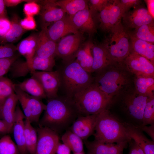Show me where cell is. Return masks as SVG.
<instances>
[{
	"mask_svg": "<svg viewBox=\"0 0 154 154\" xmlns=\"http://www.w3.org/2000/svg\"><path fill=\"white\" fill-rule=\"evenodd\" d=\"M31 1L24 0H4L5 6L8 7L15 6L23 2L26 1L28 2Z\"/></svg>",
	"mask_w": 154,
	"mask_h": 154,
	"instance_id": "cell-52",
	"label": "cell"
},
{
	"mask_svg": "<svg viewBox=\"0 0 154 154\" xmlns=\"http://www.w3.org/2000/svg\"><path fill=\"white\" fill-rule=\"evenodd\" d=\"M84 143L88 152L92 154H123L126 148L128 142L119 143L100 142L95 140L85 141Z\"/></svg>",
	"mask_w": 154,
	"mask_h": 154,
	"instance_id": "cell-16",
	"label": "cell"
},
{
	"mask_svg": "<svg viewBox=\"0 0 154 154\" xmlns=\"http://www.w3.org/2000/svg\"><path fill=\"white\" fill-rule=\"evenodd\" d=\"M73 154H85L84 153H74Z\"/></svg>",
	"mask_w": 154,
	"mask_h": 154,
	"instance_id": "cell-54",
	"label": "cell"
},
{
	"mask_svg": "<svg viewBox=\"0 0 154 154\" xmlns=\"http://www.w3.org/2000/svg\"><path fill=\"white\" fill-rule=\"evenodd\" d=\"M38 34L33 33L21 41L16 46L17 51L29 63L35 55Z\"/></svg>",
	"mask_w": 154,
	"mask_h": 154,
	"instance_id": "cell-24",
	"label": "cell"
},
{
	"mask_svg": "<svg viewBox=\"0 0 154 154\" xmlns=\"http://www.w3.org/2000/svg\"><path fill=\"white\" fill-rule=\"evenodd\" d=\"M18 102L17 96L14 93L6 99L0 110V119L5 121L13 128Z\"/></svg>",
	"mask_w": 154,
	"mask_h": 154,
	"instance_id": "cell-27",
	"label": "cell"
},
{
	"mask_svg": "<svg viewBox=\"0 0 154 154\" xmlns=\"http://www.w3.org/2000/svg\"><path fill=\"white\" fill-rule=\"evenodd\" d=\"M27 99L31 116V123L37 122L39 121L42 112L45 110L46 105L43 103L41 100L28 94Z\"/></svg>",
	"mask_w": 154,
	"mask_h": 154,
	"instance_id": "cell-35",
	"label": "cell"
},
{
	"mask_svg": "<svg viewBox=\"0 0 154 154\" xmlns=\"http://www.w3.org/2000/svg\"><path fill=\"white\" fill-rule=\"evenodd\" d=\"M71 99L78 116L98 114L108 108L112 102L93 83Z\"/></svg>",
	"mask_w": 154,
	"mask_h": 154,
	"instance_id": "cell-4",
	"label": "cell"
},
{
	"mask_svg": "<svg viewBox=\"0 0 154 154\" xmlns=\"http://www.w3.org/2000/svg\"><path fill=\"white\" fill-rule=\"evenodd\" d=\"M47 29V27L42 26L38 33L35 55L43 58H54L56 56L57 44L48 36Z\"/></svg>",
	"mask_w": 154,
	"mask_h": 154,
	"instance_id": "cell-19",
	"label": "cell"
},
{
	"mask_svg": "<svg viewBox=\"0 0 154 154\" xmlns=\"http://www.w3.org/2000/svg\"><path fill=\"white\" fill-rule=\"evenodd\" d=\"M61 140L74 153H84L82 139L70 130L68 129L63 134Z\"/></svg>",
	"mask_w": 154,
	"mask_h": 154,
	"instance_id": "cell-33",
	"label": "cell"
},
{
	"mask_svg": "<svg viewBox=\"0 0 154 154\" xmlns=\"http://www.w3.org/2000/svg\"><path fill=\"white\" fill-rule=\"evenodd\" d=\"M78 32L68 15H65L60 20L54 22L49 29H47L48 36L55 42L70 33L74 34Z\"/></svg>",
	"mask_w": 154,
	"mask_h": 154,
	"instance_id": "cell-15",
	"label": "cell"
},
{
	"mask_svg": "<svg viewBox=\"0 0 154 154\" xmlns=\"http://www.w3.org/2000/svg\"><path fill=\"white\" fill-rule=\"evenodd\" d=\"M60 72L61 86L63 87L65 96L71 99L76 94L82 91L94 82L91 73L84 70L76 60L66 62Z\"/></svg>",
	"mask_w": 154,
	"mask_h": 154,
	"instance_id": "cell-5",
	"label": "cell"
},
{
	"mask_svg": "<svg viewBox=\"0 0 154 154\" xmlns=\"http://www.w3.org/2000/svg\"><path fill=\"white\" fill-rule=\"evenodd\" d=\"M94 15L88 8L78 12L70 18L78 31L91 35L96 32Z\"/></svg>",
	"mask_w": 154,
	"mask_h": 154,
	"instance_id": "cell-17",
	"label": "cell"
},
{
	"mask_svg": "<svg viewBox=\"0 0 154 154\" xmlns=\"http://www.w3.org/2000/svg\"><path fill=\"white\" fill-rule=\"evenodd\" d=\"M97 115L79 116L68 129L86 141L94 133Z\"/></svg>",
	"mask_w": 154,
	"mask_h": 154,
	"instance_id": "cell-14",
	"label": "cell"
},
{
	"mask_svg": "<svg viewBox=\"0 0 154 154\" xmlns=\"http://www.w3.org/2000/svg\"><path fill=\"white\" fill-rule=\"evenodd\" d=\"M27 64L31 73L37 70L43 71H52L55 62L54 58H43L35 55L30 62L27 63Z\"/></svg>",
	"mask_w": 154,
	"mask_h": 154,
	"instance_id": "cell-31",
	"label": "cell"
},
{
	"mask_svg": "<svg viewBox=\"0 0 154 154\" xmlns=\"http://www.w3.org/2000/svg\"><path fill=\"white\" fill-rule=\"evenodd\" d=\"M129 35L130 38V52L143 56L154 63V43L137 39L131 35L129 33Z\"/></svg>",
	"mask_w": 154,
	"mask_h": 154,
	"instance_id": "cell-23",
	"label": "cell"
},
{
	"mask_svg": "<svg viewBox=\"0 0 154 154\" xmlns=\"http://www.w3.org/2000/svg\"><path fill=\"white\" fill-rule=\"evenodd\" d=\"M95 131L94 140L102 143L128 142L131 139L124 123L108 108L97 114Z\"/></svg>",
	"mask_w": 154,
	"mask_h": 154,
	"instance_id": "cell-3",
	"label": "cell"
},
{
	"mask_svg": "<svg viewBox=\"0 0 154 154\" xmlns=\"http://www.w3.org/2000/svg\"><path fill=\"white\" fill-rule=\"evenodd\" d=\"M154 124V95L148 97L145 107L142 126Z\"/></svg>",
	"mask_w": 154,
	"mask_h": 154,
	"instance_id": "cell-38",
	"label": "cell"
},
{
	"mask_svg": "<svg viewBox=\"0 0 154 154\" xmlns=\"http://www.w3.org/2000/svg\"><path fill=\"white\" fill-rule=\"evenodd\" d=\"M82 38V33L79 31L63 37L57 44L56 56L62 58L66 63L74 60Z\"/></svg>",
	"mask_w": 154,
	"mask_h": 154,
	"instance_id": "cell-9",
	"label": "cell"
},
{
	"mask_svg": "<svg viewBox=\"0 0 154 154\" xmlns=\"http://www.w3.org/2000/svg\"><path fill=\"white\" fill-rule=\"evenodd\" d=\"M71 150L66 144L59 142L56 146V154H70Z\"/></svg>",
	"mask_w": 154,
	"mask_h": 154,
	"instance_id": "cell-49",
	"label": "cell"
},
{
	"mask_svg": "<svg viewBox=\"0 0 154 154\" xmlns=\"http://www.w3.org/2000/svg\"><path fill=\"white\" fill-rule=\"evenodd\" d=\"M87 154H92L88 152V153Z\"/></svg>",
	"mask_w": 154,
	"mask_h": 154,
	"instance_id": "cell-55",
	"label": "cell"
},
{
	"mask_svg": "<svg viewBox=\"0 0 154 154\" xmlns=\"http://www.w3.org/2000/svg\"><path fill=\"white\" fill-rule=\"evenodd\" d=\"M0 154H21L17 145L8 135L0 139Z\"/></svg>",
	"mask_w": 154,
	"mask_h": 154,
	"instance_id": "cell-37",
	"label": "cell"
},
{
	"mask_svg": "<svg viewBox=\"0 0 154 154\" xmlns=\"http://www.w3.org/2000/svg\"><path fill=\"white\" fill-rule=\"evenodd\" d=\"M56 1L45 0L42 2V8L40 15L45 23H50L58 21L66 15V13L55 3Z\"/></svg>",
	"mask_w": 154,
	"mask_h": 154,
	"instance_id": "cell-22",
	"label": "cell"
},
{
	"mask_svg": "<svg viewBox=\"0 0 154 154\" xmlns=\"http://www.w3.org/2000/svg\"><path fill=\"white\" fill-rule=\"evenodd\" d=\"M5 6L4 0H0V18L6 17Z\"/></svg>",
	"mask_w": 154,
	"mask_h": 154,
	"instance_id": "cell-53",
	"label": "cell"
},
{
	"mask_svg": "<svg viewBox=\"0 0 154 154\" xmlns=\"http://www.w3.org/2000/svg\"><path fill=\"white\" fill-rule=\"evenodd\" d=\"M25 142L29 154H35L37 141V130L31 125V123L25 118Z\"/></svg>",
	"mask_w": 154,
	"mask_h": 154,
	"instance_id": "cell-32",
	"label": "cell"
},
{
	"mask_svg": "<svg viewBox=\"0 0 154 154\" xmlns=\"http://www.w3.org/2000/svg\"><path fill=\"white\" fill-rule=\"evenodd\" d=\"M138 128L142 131L146 133L151 138L152 140L154 141V124L149 126H142Z\"/></svg>",
	"mask_w": 154,
	"mask_h": 154,
	"instance_id": "cell-50",
	"label": "cell"
},
{
	"mask_svg": "<svg viewBox=\"0 0 154 154\" xmlns=\"http://www.w3.org/2000/svg\"><path fill=\"white\" fill-rule=\"evenodd\" d=\"M11 21L6 17L0 18V37L4 36L10 29Z\"/></svg>",
	"mask_w": 154,
	"mask_h": 154,
	"instance_id": "cell-46",
	"label": "cell"
},
{
	"mask_svg": "<svg viewBox=\"0 0 154 154\" xmlns=\"http://www.w3.org/2000/svg\"><path fill=\"white\" fill-rule=\"evenodd\" d=\"M36 130L37 141L35 154H56L59 134L46 127H39Z\"/></svg>",
	"mask_w": 154,
	"mask_h": 154,
	"instance_id": "cell-12",
	"label": "cell"
},
{
	"mask_svg": "<svg viewBox=\"0 0 154 154\" xmlns=\"http://www.w3.org/2000/svg\"><path fill=\"white\" fill-rule=\"evenodd\" d=\"M107 33L102 44L114 62L121 63L130 52L129 30L121 21Z\"/></svg>",
	"mask_w": 154,
	"mask_h": 154,
	"instance_id": "cell-7",
	"label": "cell"
},
{
	"mask_svg": "<svg viewBox=\"0 0 154 154\" xmlns=\"http://www.w3.org/2000/svg\"><path fill=\"white\" fill-rule=\"evenodd\" d=\"M88 2L85 0H61L56 1L55 3L71 18L78 12L89 8Z\"/></svg>",
	"mask_w": 154,
	"mask_h": 154,
	"instance_id": "cell-30",
	"label": "cell"
},
{
	"mask_svg": "<svg viewBox=\"0 0 154 154\" xmlns=\"http://www.w3.org/2000/svg\"><path fill=\"white\" fill-rule=\"evenodd\" d=\"M96 73L93 83L112 101L133 84L134 76L121 63L114 62Z\"/></svg>",
	"mask_w": 154,
	"mask_h": 154,
	"instance_id": "cell-1",
	"label": "cell"
},
{
	"mask_svg": "<svg viewBox=\"0 0 154 154\" xmlns=\"http://www.w3.org/2000/svg\"><path fill=\"white\" fill-rule=\"evenodd\" d=\"M93 62L92 73L96 72L114 63L102 44L94 45L92 49Z\"/></svg>",
	"mask_w": 154,
	"mask_h": 154,
	"instance_id": "cell-21",
	"label": "cell"
},
{
	"mask_svg": "<svg viewBox=\"0 0 154 154\" xmlns=\"http://www.w3.org/2000/svg\"><path fill=\"white\" fill-rule=\"evenodd\" d=\"M18 56L15 55L8 58H0V78L4 77L10 69L14 62L17 59Z\"/></svg>",
	"mask_w": 154,
	"mask_h": 154,
	"instance_id": "cell-40",
	"label": "cell"
},
{
	"mask_svg": "<svg viewBox=\"0 0 154 154\" xmlns=\"http://www.w3.org/2000/svg\"><path fill=\"white\" fill-rule=\"evenodd\" d=\"M40 10V6L36 1L31 0L24 5L23 11L26 16L33 17L38 14Z\"/></svg>",
	"mask_w": 154,
	"mask_h": 154,
	"instance_id": "cell-41",
	"label": "cell"
},
{
	"mask_svg": "<svg viewBox=\"0 0 154 154\" xmlns=\"http://www.w3.org/2000/svg\"><path fill=\"white\" fill-rule=\"evenodd\" d=\"M123 25L127 29H135L143 25L154 22V18L147 9L140 5L133 8L122 15Z\"/></svg>",
	"mask_w": 154,
	"mask_h": 154,
	"instance_id": "cell-13",
	"label": "cell"
},
{
	"mask_svg": "<svg viewBox=\"0 0 154 154\" xmlns=\"http://www.w3.org/2000/svg\"><path fill=\"white\" fill-rule=\"evenodd\" d=\"M20 20L16 15L12 18L11 27L8 32L4 36L0 37L1 43L6 44L12 43L17 41L26 31L21 26Z\"/></svg>",
	"mask_w": 154,
	"mask_h": 154,
	"instance_id": "cell-28",
	"label": "cell"
},
{
	"mask_svg": "<svg viewBox=\"0 0 154 154\" xmlns=\"http://www.w3.org/2000/svg\"><path fill=\"white\" fill-rule=\"evenodd\" d=\"M78 116L71 99L65 96L48 99L40 127H46L59 134L68 130Z\"/></svg>",
	"mask_w": 154,
	"mask_h": 154,
	"instance_id": "cell-2",
	"label": "cell"
},
{
	"mask_svg": "<svg viewBox=\"0 0 154 154\" xmlns=\"http://www.w3.org/2000/svg\"><path fill=\"white\" fill-rule=\"evenodd\" d=\"M17 51L16 46L12 43L0 45V58L11 57L15 55Z\"/></svg>",
	"mask_w": 154,
	"mask_h": 154,
	"instance_id": "cell-42",
	"label": "cell"
},
{
	"mask_svg": "<svg viewBox=\"0 0 154 154\" xmlns=\"http://www.w3.org/2000/svg\"><path fill=\"white\" fill-rule=\"evenodd\" d=\"M133 84L138 93L148 96L154 95V77L134 76Z\"/></svg>",
	"mask_w": 154,
	"mask_h": 154,
	"instance_id": "cell-29",
	"label": "cell"
},
{
	"mask_svg": "<svg viewBox=\"0 0 154 154\" xmlns=\"http://www.w3.org/2000/svg\"><path fill=\"white\" fill-rule=\"evenodd\" d=\"M108 0H90L89 8L95 15L96 13L100 12L107 5Z\"/></svg>",
	"mask_w": 154,
	"mask_h": 154,
	"instance_id": "cell-43",
	"label": "cell"
},
{
	"mask_svg": "<svg viewBox=\"0 0 154 154\" xmlns=\"http://www.w3.org/2000/svg\"><path fill=\"white\" fill-rule=\"evenodd\" d=\"M121 63L134 76L154 77V63L143 56L130 52Z\"/></svg>",
	"mask_w": 154,
	"mask_h": 154,
	"instance_id": "cell-8",
	"label": "cell"
},
{
	"mask_svg": "<svg viewBox=\"0 0 154 154\" xmlns=\"http://www.w3.org/2000/svg\"><path fill=\"white\" fill-rule=\"evenodd\" d=\"M128 154H145L143 150L132 139L128 142Z\"/></svg>",
	"mask_w": 154,
	"mask_h": 154,
	"instance_id": "cell-47",
	"label": "cell"
},
{
	"mask_svg": "<svg viewBox=\"0 0 154 154\" xmlns=\"http://www.w3.org/2000/svg\"><path fill=\"white\" fill-rule=\"evenodd\" d=\"M129 32L130 35L137 39L154 43V22L141 26L133 31L129 30Z\"/></svg>",
	"mask_w": 154,
	"mask_h": 154,
	"instance_id": "cell-34",
	"label": "cell"
},
{
	"mask_svg": "<svg viewBox=\"0 0 154 154\" xmlns=\"http://www.w3.org/2000/svg\"><path fill=\"white\" fill-rule=\"evenodd\" d=\"M123 15L119 0H108L107 5L99 13L100 27L108 32L121 21Z\"/></svg>",
	"mask_w": 154,
	"mask_h": 154,
	"instance_id": "cell-11",
	"label": "cell"
},
{
	"mask_svg": "<svg viewBox=\"0 0 154 154\" xmlns=\"http://www.w3.org/2000/svg\"><path fill=\"white\" fill-rule=\"evenodd\" d=\"M20 24L22 28L25 30L35 29L36 27L35 21L33 17L26 16L20 20Z\"/></svg>",
	"mask_w": 154,
	"mask_h": 154,
	"instance_id": "cell-45",
	"label": "cell"
},
{
	"mask_svg": "<svg viewBox=\"0 0 154 154\" xmlns=\"http://www.w3.org/2000/svg\"><path fill=\"white\" fill-rule=\"evenodd\" d=\"M14 91L21 106L25 118L28 119L31 123V116L27 99L28 94L20 89L15 84Z\"/></svg>",
	"mask_w": 154,
	"mask_h": 154,
	"instance_id": "cell-39",
	"label": "cell"
},
{
	"mask_svg": "<svg viewBox=\"0 0 154 154\" xmlns=\"http://www.w3.org/2000/svg\"><path fill=\"white\" fill-rule=\"evenodd\" d=\"M25 117L19 106L16 107L13 131L14 137L21 154H29L26 145L25 135Z\"/></svg>",
	"mask_w": 154,
	"mask_h": 154,
	"instance_id": "cell-18",
	"label": "cell"
},
{
	"mask_svg": "<svg viewBox=\"0 0 154 154\" xmlns=\"http://www.w3.org/2000/svg\"><path fill=\"white\" fill-rule=\"evenodd\" d=\"M124 124L129 137L143 150L145 154H154V141L148 139L138 127Z\"/></svg>",
	"mask_w": 154,
	"mask_h": 154,
	"instance_id": "cell-20",
	"label": "cell"
},
{
	"mask_svg": "<svg viewBox=\"0 0 154 154\" xmlns=\"http://www.w3.org/2000/svg\"><path fill=\"white\" fill-rule=\"evenodd\" d=\"M149 96L131 89L114 99L112 102H119L121 112L117 117L124 123L140 127L143 124L144 111Z\"/></svg>",
	"mask_w": 154,
	"mask_h": 154,
	"instance_id": "cell-6",
	"label": "cell"
},
{
	"mask_svg": "<svg viewBox=\"0 0 154 154\" xmlns=\"http://www.w3.org/2000/svg\"><path fill=\"white\" fill-rule=\"evenodd\" d=\"M94 44L88 41L80 46L75 57L80 66L87 72L92 73L93 57L92 49Z\"/></svg>",
	"mask_w": 154,
	"mask_h": 154,
	"instance_id": "cell-25",
	"label": "cell"
},
{
	"mask_svg": "<svg viewBox=\"0 0 154 154\" xmlns=\"http://www.w3.org/2000/svg\"><path fill=\"white\" fill-rule=\"evenodd\" d=\"M146 3L147 7V10L151 17L154 18V0H145Z\"/></svg>",
	"mask_w": 154,
	"mask_h": 154,
	"instance_id": "cell-51",
	"label": "cell"
},
{
	"mask_svg": "<svg viewBox=\"0 0 154 154\" xmlns=\"http://www.w3.org/2000/svg\"><path fill=\"white\" fill-rule=\"evenodd\" d=\"M31 74L32 77L40 83L48 99L58 97V92L61 86L59 70L51 71H36Z\"/></svg>",
	"mask_w": 154,
	"mask_h": 154,
	"instance_id": "cell-10",
	"label": "cell"
},
{
	"mask_svg": "<svg viewBox=\"0 0 154 154\" xmlns=\"http://www.w3.org/2000/svg\"><path fill=\"white\" fill-rule=\"evenodd\" d=\"M120 5L123 14L130 10L132 7H135L140 5L141 0H119Z\"/></svg>",
	"mask_w": 154,
	"mask_h": 154,
	"instance_id": "cell-44",
	"label": "cell"
},
{
	"mask_svg": "<svg viewBox=\"0 0 154 154\" xmlns=\"http://www.w3.org/2000/svg\"><path fill=\"white\" fill-rule=\"evenodd\" d=\"M16 85L21 90L32 96L40 100L46 98L44 89L39 81L31 77Z\"/></svg>",
	"mask_w": 154,
	"mask_h": 154,
	"instance_id": "cell-26",
	"label": "cell"
},
{
	"mask_svg": "<svg viewBox=\"0 0 154 154\" xmlns=\"http://www.w3.org/2000/svg\"><path fill=\"white\" fill-rule=\"evenodd\" d=\"M15 84L9 78H0V110L6 99L15 93Z\"/></svg>",
	"mask_w": 154,
	"mask_h": 154,
	"instance_id": "cell-36",
	"label": "cell"
},
{
	"mask_svg": "<svg viewBox=\"0 0 154 154\" xmlns=\"http://www.w3.org/2000/svg\"><path fill=\"white\" fill-rule=\"evenodd\" d=\"M13 128L5 121L0 119V134L6 135L12 131Z\"/></svg>",
	"mask_w": 154,
	"mask_h": 154,
	"instance_id": "cell-48",
	"label": "cell"
}]
</instances>
